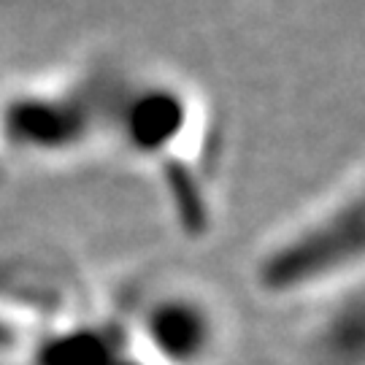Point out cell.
<instances>
[{"label":"cell","mask_w":365,"mask_h":365,"mask_svg":"<svg viewBox=\"0 0 365 365\" xmlns=\"http://www.w3.org/2000/svg\"><path fill=\"white\" fill-rule=\"evenodd\" d=\"M111 309L149 365H220L230 346L225 306L187 279L138 284Z\"/></svg>","instance_id":"obj_2"},{"label":"cell","mask_w":365,"mask_h":365,"mask_svg":"<svg viewBox=\"0 0 365 365\" xmlns=\"http://www.w3.org/2000/svg\"><path fill=\"white\" fill-rule=\"evenodd\" d=\"M309 365H363L365 363V306L363 284L341 289L322 300L306 330Z\"/></svg>","instance_id":"obj_4"},{"label":"cell","mask_w":365,"mask_h":365,"mask_svg":"<svg viewBox=\"0 0 365 365\" xmlns=\"http://www.w3.org/2000/svg\"><path fill=\"white\" fill-rule=\"evenodd\" d=\"M363 279V197L344 192L271 238L252 260V287L274 303L325 300Z\"/></svg>","instance_id":"obj_1"},{"label":"cell","mask_w":365,"mask_h":365,"mask_svg":"<svg viewBox=\"0 0 365 365\" xmlns=\"http://www.w3.org/2000/svg\"><path fill=\"white\" fill-rule=\"evenodd\" d=\"M25 365H149L114 309L60 319L27 344Z\"/></svg>","instance_id":"obj_3"}]
</instances>
